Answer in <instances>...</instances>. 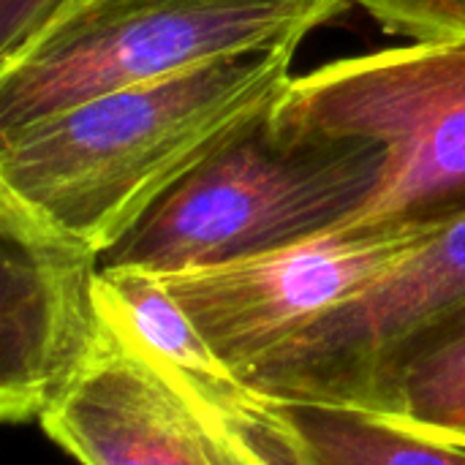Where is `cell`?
Wrapping results in <instances>:
<instances>
[{"instance_id": "obj_13", "label": "cell", "mask_w": 465, "mask_h": 465, "mask_svg": "<svg viewBox=\"0 0 465 465\" xmlns=\"http://www.w3.org/2000/svg\"><path fill=\"white\" fill-rule=\"evenodd\" d=\"M71 0H0V65L22 54Z\"/></svg>"}, {"instance_id": "obj_2", "label": "cell", "mask_w": 465, "mask_h": 465, "mask_svg": "<svg viewBox=\"0 0 465 465\" xmlns=\"http://www.w3.org/2000/svg\"><path fill=\"white\" fill-rule=\"evenodd\" d=\"M381 166L365 139L292 134L270 112L174 185L101 253V267L172 275L343 229L379 188Z\"/></svg>"}, {"instance_id": "obj_8", "label": "cell", "mask_w": 465, "mask_h": 465, "mask_svg": "<svg viewBox=\"0 0 465 465\" xmlns=\"http://www.w3.org/2000/svg\"><path fill=\"white\" fill-rule=\"evenodd\" d=\"M93 360L38 420L79 465H262L101 316Z\"/></svg>"}, {"instance_id": "obj_3", "label": "cell", "mask_w": 465, "mask_h": 465, "mask_svg": "<svg viewBox=\"0 0 465 465\" xmlns=\"http://www.w3.org/2000/svg\"><path fill=\"white\" fill-rule=\"evenodd\" d=\"M354 0H71L0 65V134L131 84L305 41Z\"/></svg>"}, {"instance_id": "obj_6", "label": "cell", "mask_w": 465, "mask_h": 465, "mask_svg": "<svg viewBox=\"0 0 465 465\" xmlns=\"http://www.w3.org/2000/svg\"><path fill=\"white\" fill-rule=\"evenodd\" d=\"M101 256L0 193V417L38 422L101 341Z\"/></svg>"}, {"instance_id": "obj_12", "label": "cell", "mask_w": 465, "mask_h": 465, "mask_svg": "<svg viewBox=\"0 0 465 465\" xmlns=\"http://www.w3.org/2000/svg\"><path fill=\"white\" fill-rule=\"evenodd\" d=\"M387 33L411 41H465V0H354Z\"/></svg>"}, {"instance_id": "obj_9", "label": "cell", "mask_w": 465, "mask_h": 465, "mask_svg": "<svg viewBox=\"0 0 465 465\" xmlns=\"http://www.w3.org/2000/svg\"><path fill=\"white\" fill-rule=\"evenodd\" d=\"M98 311L262 465H305L275 401L256 392L202 338L158 275L98 270Z\"/></svg>"}, {"instance_id": "obj_5", "label": "cell", "mask_w": 465, "mask_h": 465, "mask_svg": "<svg viewBox=\"0 0 465 465\" xmlns=\"http://www.w3.org/2000/svg\"><path fill=\"white\" fill-rule=\"evenodd\" d=\"M436 232L343 226L278 251L158 278L213 351L245 379L311 324L365 294Z\"/></svg>"}, {"instance_id": "obj_1", "label": "cell", "mask_w": 465, "mask_h": 465, "mask_svg": "<svg viewBox=\"0 0 465 465\" xmlns=\"http://www.w3.org/2000/svg\"><path fill=\"white\" fill-rule=\"evenodd\" d=\"M300 41L112 90L0 134V193L98 256L270 114Z\"/></svg>"}, {"instance_id": "obj_10", "label": "cell", "mask_w": 465, "mask_h": 465, "mask_svg": "<svg viewBox=\"0 0 465 465\" xmlns=\"http://www.w3.org/2000/svg\"><path fill=\"white\" fill-rule=\"evenodd\" d=\"M346 406L465 447V311L398 349Z\"/></svg>"}, {"instance_id": "obj_7", "label": "cell", "mask_w": 465, "mask_h": 465, "mask_svg": "<svg viewBox=\"0 0 465 465\" xmlns=\"http://www.w3.org/2000/svg\"><path fill=\"white\" fill-rule=\"evenodd\" d=\"M465 311V218L439 229L365 294L327 313L253 368L272 401L351 403L409 341Z\"/></svg>"}, {"instance_id": "obj_11", "label": "cell", "mask_w": 465, "mask_h": 465, "mask_svg": "<svg viewBox=\"0 0 465 465\" xmlns=\"http://www.w3.org/2000/svg\"><path fill=\"white\" fill-rule=\"evenodd\" d=\"M305 465H465V447L362 406L275 401Z\"/></svg>"}, {"instance_id": "obj_4", "label": "cell", "mask_w": 465, "mask_h": 465, "mask_svg": "<svg viewBox=\"0 0 465 465\" xmlns=\"http://www.w3.org/2000/svg\"><path fill=\"white\" fill-rule=\"evenodd\" d=\"M272 123L381 150V180L349 226L441 229L465 218V41H414L294 76Z\"/></svg>"}]
</instances>
